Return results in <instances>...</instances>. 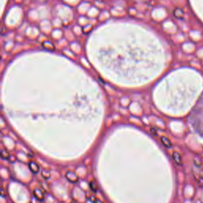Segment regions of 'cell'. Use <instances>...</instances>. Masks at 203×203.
Segmentation results:
<instances>
[{
	"label": "cell",
	"mask_w": 203,
	"mask_h": 203,
	"mask_svg": "<svg viewBox=\"0 0 203 203\" xmlns=\"http://www.w3.org/2000/svg\"><path fill=\"white\" fill-rule=\"evenodd\" d=\"M190 122L194 131L203 137V93L191 111Z\"/></svg>",
	"instance_id": "obj_1"
},
{
	"label": "cell",
	"mask_w": 203,
	"mask_h": 203,
	"mask_svg": "<svg viewBox=\"0 0 203 203\" xmlns=\"http://www.w3.org/2000/svg\"><path fill=\"white\" fill-rule=\"evenodd\" d=\"M64 176L67 181L69 182L70 183H77L79 181V176L74 171H68L65 173Z\"/></svg>",
	"instance_id": "obj_2"
},
{
	"label": "cell",
	"mask_w": 203,
	"mask_h": 203,
	"mask_svg": "<svg viewBox=\"0 0 203 203\" xmlns=\"http://www.w3.org/2000/svg\"><path fill=\"white\" fill-rule=\"evenodd\" d=\"M33 194L36 200L39 202H43L45 198V192L41 187H36L33 191Z\"/></svg>",
	"instance_id": "obj_3"
},
{
	"label": "cell",
	"mask_w": 203,
	"mask_h": 203,
	"mask_svg": "<svg viewBox=\"0 0 203 203\" xmlns=\"http://www.w3.org/2000/svg\"><path fill=\"white\" fill-rule=\"evenodd\" d=\"M41 47L44 49V50L49 51V52H53L56 49V46L53 42L49 41H44L41 43Z\"/></svg>",
	"instance_id": "obj_4"
},
{
	"label": "cell",
	"mask_w": 203,
	"mask_h": 203,
	"mask_svg": "<svg viewBox=\"0 0 203 203\" xmlns=\"http://www.w3.org/2000/svg\"><path fill=\"white\" fill-rule=\"evenodd\" d=\"M28 167L29 171L34 175H37L40 172V166L35 161H29L28 163Z\"/></svg>",
	"instance_id": "obj_5"
},
{
	"label": "cell",
	"mask_w": 203,
	"mask_h": 203,
	"mask_svg": "<svg viewBox=\"0 0 203 203\" xmlns=\"http://www.w3.org/2000/svg\"><path fill=\"white\" fill-rule=\"evenodd\" d=\"M160 141H161V143L163 144V146H165L166 148H172V141H171V140H170L167 137L162 136V137H160Z\"/></svg>",
	"instance_id": "obj_6"
},
{
	"label": "cell",
	"mask_w": 203,
	"mask_h": 203,
	"mask_svg": "<svg viewBox=\"0 0 203 203\" xmlns=\"http://www.w3.org/2000/svg\"><path fill=\"white\" fill-rule=\"evenodd\" d=\"M89 187L91 189V191L93 192V193H96L98 191V182L95 180H91V181L89 182Z\"/></svg>",
	"instance_id": "obj_7"
},
{
	"label": "cell",
	"mask_w": 203,
	"mask_h": 203,
	"mask_svg": "<svg viewBox=\"0 0 203 203\" xmlns=\"http://www.w3.org/2000/svg\"><path fill=\"white\" fill-rule=\"evenodd\" d=\"M172 158L178 165H181L182 164V156L178 152H173L172 153Z\"/></svg>",
	"instance_id": "obj_8"
},
{
	"label": "cell",
	"mask_w": 203,
	"mask_h": 203,
	"mask_svg": "<svg viewBox=\"0 0 203 203\" xmlns=\"http://www.w3.org/2000/svg\"><path fill=\"white\" fill-rule=\"evenodd\" d=\"M173 14H174V16L176 18L182 19L183 18V15H184V11L181 8H176V9L174 10Z\"/></svg>",
	"instance_id": "obj_9"
},
{
	"label": "cell",
	"mask_w": 203,
	"mask_h": 203,
	"mask_svg": "<svg viewBox=\"0 0 203 203\" xmlns=\"http://www.w3.org/2000/svg\"><path fill=\"white\" fill-rule=\"evenodd\" d=\"M94 29V25L92 24H87V25H84L83 28H82V32L84 34H89Z\"/></svg>",
	"instance_id": "obj_10"
},
{
	"label": "cell",
	"mask_w": 203,
	"mask_h": 203,
	"mask_svg": "<svg viewBox=\"0 0 203 203\" xmlns=\"http://www.w3.org/2000/svg\"><path fill=\"white\" fill-rule=\"evenodd\" d=\"M0 156H1V158L3 159H8L10 158V153L6 148H3L1 149V152H0Z\"/></svg>",
	"instance_id": "obj_11"
},
{
	"label": "cell",
	"mask_w": 203,
	"mask_h": 203,
	"mask_svg": "<svg viewBox=\"0 0 203 203\" xmlns=\"http://www.w3.org/2000/svg\"><path fill=\"white\" fill-rule=\"evenodd\" d=\"M41 175L44 179L47 180V179H49L51 178V172L49 170H48V169H44V170L41 171Z\"/></svg>",
	"instance_id": "obj_12"
},
{
	"label": "cell",
	"mask_w": 203,
	"mask_h": 203,
	"mask_svg": "<svg viewBox=\"0 0 203 203\" xmlns=\"http://www.w3.org/2000/svg\"><path fill=\"white\" fill-rule=\"evenodd\" d=\"M89 200L91 201L92 203H104L103 201L100 200L99 198H96L95 196H94V195L90 196V197H89Z\"/></svg>",
	"instance_id": "obj_13"
},
{
	"label": "cell",
	"mask_w": 203,
	"mask_h": 203,
	"mask_svg": "<svg viewBox=\"0 0 203 203\" xmlns=\"http://www.w3.org/2000/svg\"><path fill=\"white\" fill-rule=\"evenodd\" d=\"M1 194H2V196L3 197H5V192H4V188H2V191H1Z\"/></svg>",
	"instance_id": "obj_14"
},
{
	"label": "cell",
	"mask_w": 203,
	"mask_h": 203,
	"mask_svg": "<svg viewBox=\"0 0 203 203\" xmlns=\"http://www.w3.org/2000/svg\"><path fill=\"white\" fill-rule=\"evenodd\" d=\"M71 203H76L75 202H71Z\"/></svg>",
	"instance_id": "obj_15"
}]
</instances>
